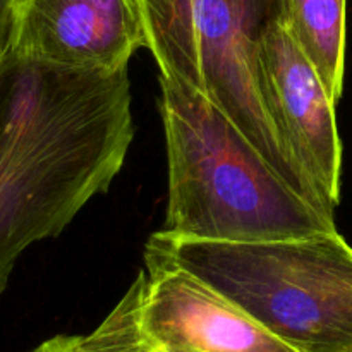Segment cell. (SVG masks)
I'll return each mask as SVG.
<instances>
[{"instance_id": "obj_1", "label": "cell", "mask_w": 352, "mask_h": 352, "mask_svg": "<svg viewBox=\"0 0 352 352\" xmlns=\"http://www.w3.org/2000/svg\"><path fill=\"white\" fill-rule=\"evenodd\" d=\"M134 138L127 69L0 54V294L21 254L105 192Z\"/></svg>"}, {"instance_id": "obj_2", "label": "cell", "mask_w": 352, "mask_h": 352, "mask_svg": "<svg viewBox=\"0 0 352 352\" xmlns=\"http://www.w3.org/2000/svg\"><path fill=\"white\" fill-rule=\"evenodd\" d=\"M168 160L164 230L208 241L285 239L336 229L205 95L160 74Z\"/></svg>"}, {"instance_id": "obj_3", "label": "cell", "mask_w": 352, "mask_h": 352, "mask_svg": "<svg viewBox=\"0 0 352 352\" xmlns=\"http://www.w3.org/2000/svg\"><path fill=\"white\" fill-rule=\"evenodd\" d=\"M144 260L196 275L296 352H352V248L337 229L250 243L162 229Z\"/></svg>"}, {"instance_id": "obj_4", "label": "cell", "mask_w": 352, "mask_h": 352, "mask_svg": "<svg viewBox=\"0 0 352 352\" xmlns=\"http://www.w3.org/2000/svg\"><path fill=\"white\" fill-rule=\"evenodd\" d=\"M146 48L160 74L179 79L227 113L278 174L313 205L336 206L292 160L258 85L256 50L287 0H138Z\"/></svg>"}, {"instance_id": "obj_5", "label": "cell", "mask_w": 352, "mask_h": 352, "mask_svg": "<svg viewBox=\"0 0 352 352\" xmlns=\"http://www.w3.org/2000/svg\"><path fill=\"white\" fill-rule=\"evenodd\" d=\"M256 71L261 98L282 144L322 195L337 206L342 175L337 103L292 36L285 16L272 21L261 33Z\"/></svg>"}, {"instance_id": "obj_6", "label": "cell", "mask_w": 352, "mask_h": 352, "mask_svg": "<svg viewBox=\"0 0 352 352\" xmlns=\"http://www.w3.org/2000/svg\"><path fill=\"white\" fill-rule=\"evenodd\" d=\"M146 47L138 0H14L10 47L79 71L127 69Z\"/></svg>"}, {"instance_id": "obj_7", "label": "cell", "mask_w": 352, "mask_h": 352, "mask_svg": "<svg viewBox=\"0 0 352 352\" xmlns=\"http://www.w3.org/2000/svg\"><path fill=\"white\" fill-rule=\"evenodd\" d=\"M146 261L140 323L172 352H296L184 268Z\"/></svg>"}, {"instance_id": "obj_8", "label": "cell", "mask_w": 352, "mask_h": 352, "mask_svg": "<svg viewBox=\"0 0 352 352\" xmlns=\"http://www.w3.org/2000/svg\"><path fill=\"white\" fill-rule=\"evenodd\" d=\"M285 21L337 103L346 69V0H287Z\"/></svg>"}, {"instance_id": "obj_9", "label": "cell", "mask_w": 352, "mask_h": 352, "mask_svg": "<svg viewBox=\"0 0 352 352\" xmlns=\"http://www.w3.org/2000/svg\"><path fill=\"white\" fill-rule=\"evenodd\" d=\"M141 274L105 320L88 336H78L79 352H172L155 342L140 323Z\"/></svg>"}, {"instance_id": "obj_10", "label": "cell", "mask_w": 352, "mask_h": 352, "mask_svg": "<svg viewBox=\"0 0 352 352\" xmlns=\"http://www.w3.org/2000/svg\"><path fill=\"white\" fill-rule=\"evenodd\" d=\"M14 0H0V54L9 50Z\"/></svg>"}, {"instance_id": "obj_11", "label": "cell", "mask_w": 352, "mask_h": 352, "mask_svg": "<svg viewBox=\"0 0 352 352\" xmlns=\"http://www.w3.org/2000/svg\"><path fill=\"white\" fill-rule=\"evenodd\" d=\"M30 352H79L78 336H55Z\"/></svg>"}]
</instances>
